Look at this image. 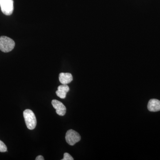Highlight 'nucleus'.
<instances>
[{
  "instance_id": "1",
  "label": "nucleus",
  "mask_w": 160,
  "mask_h": 160,
  "mask_svg": "<svg viewBox=\"0 0 160 160\" xmlns=\"http://www.w3.org/2000/svg\"><path fill=\"white\" fill-rule=\"evenodd\" d=\"M23 116L27 128L30 130L35 129L37 125V120L34 112L30 109H26L23 112Z\"/></svg>"
},
{
  "instance_id": "2",
  "label": "nucleus",
  "mask_w": 160,
  "mask_h": 160,
  "mask_svg": "<svg viewBox=\"0 0 160 160\" xmlns=\"http://www.w3.org/2000/svg\"><path fill=\"white\" fill-rule=\"evenodd\" d=\"M15 42L10 38L6 36L0 37V50L4 52H10L14 48Z\"/></svg>"
},
{
  "instance_id": "3",
  "label": "nucleus",
  "mask_w": 160,
  "mask_h": 160,
  "mask_svg": "<svg viewBox=\"0 0 160 160\" xmlns=\"http://www.w3.org/2000/svg\"><path fill=\"white\" fill-rule=\"evenodd\" d=\"M81 139V136L76 131L69 129L66 132V142L70 146H73Z\"/></svg>"
},
{
  "instance_id": "4",
  "label": "nucleus",
  "mask_w": 160,
  "mask_h": 160,
  "mask_svg": "<svg viewBox=\"0 0 160 160\" xmlns=\"http://www.w3.org/2000/svg\"><path fill=\"white\" fill-rule=\"evenodd\" d=\"M0 7L4 14L10 15L13 11V0H0Z\"/></svg>"
},
{
  "instance_id": "5",
  "label": "nucleus",
  "mask_w": 160,
  "mask_h": 160,
  "mask_svg": "<svg viewBox=\"0 0 160 160\" xmlns=\"http://www.w3.org/2000/svg\"><path fill=\"white\" fill-rule=\"evenodd\" d=\"M52 104L53 108L56 110L57 113L59 115L63 116L66 113V109L64 104L57 100H53L52 101Z\"/></svg>"
},
{
  "instance_id": "6",
  "label": "nucleus",
  "mask_w": 160,
  "mask_h": 160,
  "mask_svg": "<svg viewBox=\"0 0 160 160\" xmlns=\"http://www.w3.org/2000/svg\"><path fill=\"white\" fill-rule=\"evenodd\" d=\"M147 108L150 112L160 111V101L156 99H152L148 102Z\"/></svg>"
},
{
  "instance_id": "7",
  "label": "nucleus",
  "mask_w": 160,
  "mask_h": 160,
  "mask_svg": "<svg viewBox=\"0 0 160 160\" xmlns=\"http://www.w3.org/2000/svg\"><path fill=\"white\" fill-rule=\"evenodd\" d=\"M69 88L67 85H61L58 88V90L56 92L57 95L61 98L64 99L66 98V94L69 91Z\"/></svg>"
},
{
  "instance_id": "8",
  "label": "nucleus",
  "mask_w": 160,
  "mask_h": 160,
  "mask_svg": "<svg viewBox=\"0 0 160 160\" xmlns=\"http://www.w3.org/2000/svg\"><path fill=\"white\" fill-rule=\"evenodd\" d=\"M59 79L60 82L64 85H67L71 82L73 79L72 75L70 73L62 72L59 74Z\"/></svg>"
},
{
  "instance_id": "9",
  "label": "nucleus",
  "mask_w": 160,
  "mask_h": 160,
  "mask_svg": "<svg viewBox=\"0 0 160 160\" xmlns=\"http://www.w3.org/2000/svg\"><path fill=\"white\" fill-rule=\"evenodd\" d=\"M7 151V146L5 143L0 140V152H6Z\"/></svg>"
},
{
  "instance_id": "10",
  "label": "nucleus",
  "mask_w": 160,
  "mask_h": 160,
  "mask_svg": "<svg viewBox=\"0 0 160 160\" xmlns=\"http://www.w3.org/2000/svg\"><path fill=\"white\" fill-rule=\"evenodd\" d=\"M74 159L69 153L66 152L64 154V158L62 160H73Z\"/></svg>"
},
{
  "instance_id": "11",
  "label": "nucleus",
  "mask_w": 160,
  "mask_h": 160,
  "mask_svg": "<svg viewBox=\"0 0 160 160\" xmlns=\"http://www.w3.org/2000/svg\"><path fill=\"white\" fill-rule=\"evenodd\" d=\"M44 158L42 156L39 155L36 158V160H44Z\"/></svg>"
}]
</instances>
